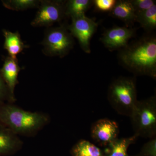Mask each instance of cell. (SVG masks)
Here are the masks:
<instances>
[{
  "mask_svg": "<svg viewBox=\"0 0 156 156\" xmlns=\"http://www.w3.org/2000/svg\"><path fill=\"white\" fill-rule=\"evenodd\" d=\"M50 121V116L45 113L28 111L14 103H0V125L18 136H35Z\"/></svg>",
  "mask_w": 156,
  "mask_h": 156,
  "instance_id": "cell-1",
  "label": "cell"
},
{
  "mask_svg": "<svg viewBox=\"0 0 156 156\" xmlns=\"http://www.w3.org/2000/svg\"><path fill=\"white\" fill-rule=\"evenodd\" d=\"M121 58L126 66L135 72L154 78L156 76V41L144 39L126 49Z\"/></svg>",
  "mask_w": 156,
  "mask_h": 156,
  "instance_id": "cell-2",
  "label": "cell"
},
{
  "mask_svg": "<svg viewBox=\"0 0 156 156\" xmlns=\"http://www.w3.org/2000/svg\"><path fill=\"white\" fill-rule=\"evenodd\" d=\"M108 97L110 104L118 114L130 117L138 101L134 80L117 79L110 86Z\"/></svg>",
  "mask_w": 156,
  "mask_h": 156,
  "instance_id": "cell-3",
  "label": "cell"
},
{
  "mask_svg": "<svg viewBox=\"0 0 156 156\" xmlns=\"http://www.w3.org/2000/svg\"><path fill=\"white\" fill-rule=\"evenodd\" d=\"M130 118L134 135L149 139L156 136V96L138 101Z\"/></svg>",
  "mask_w": 156,
  "mask_h": 156,
  "instance_id": "cell-4",
  "label": "cell"
},
{
  "mask_svg": "<svg viewBox=\"0 0 156 156\" xmlns=\"http://www.w3.org/2000/svg\"><path fill=\"white\" fill-rule=\"evenodd\" d=\"M44 48L42 52L48 56H66L73 47L72 36L64 25L50 27L45 30L44 37L41 44Z\"/></svg>",
  "mask_w": 156,
  "mask_h": 156,
  "instance_id": "cell-5",
  "label": "cell"
},
{
  "mask_svg": "<svg viewBox=\"0 0 156 156\" xmlns=\"http://www.w3.org/2000/svg\"><path fill=\"white\" fill-rule=\"evenodd\" d=\"M64 1L41 0L35 17L31 22L34 27H51L65 16Z\"/></svg>",
  "mask_w": 156,
  "mask_h": 156,
  "instance_id": "cell-6",
  "label": "cell"
},
{
  "mask_svg": "<svg viewBox=\"0 0 156 156\" xmlns=\"http://www.w3.org/2000/svg\"><path fill=\"white\" fill-rule=\"evenodd\" d=\"M71 19V23L68 27L70 33L77 39L81 48L86 53H90V41L96 30L97 23L85 15Z\"/></svg>",
  "mask_w": 156,
  "mask_h": 156,
  "instance_id": "cell-7",
  "label": "cell"
},
{
  "mask_svg": "<svg viewBox=\"0 0 156 156\" xmlns=\"http://www.w3.org/2000/svg\"><path fill=\"white\" fill-rule=\"evenodd\" d=\"M119 130L118 124L108 119L98 120L92 124L91 129L92 139L102 146H107L118 138Z\"/></svg>",
  "mask_w": 156,
  "mask_h": 156,
  "instance_id": "cell-8",
  "label": "cell"
},
{
  "mask_svg": "<svg viewBox=\"0 0 156 156\" xmlns=\"http://www.w3.org/2000/svg\"><path fill=\"white\" fill-rule=\"evenodd\" d=\"M134 30L127 27H115L108 30L102 37V41L110 49L126 47L129 39L133 37Z\"/></svg>",
  "mask_w": 156,
  "mask_h": 156,
  "instance_id": "cell-9",
  "label": "cell"
},
{
  "mask_svg": "<svg viewBox=\"0 0 156 156\" xmlns=\"http://www.w3.org/2000/svg\"><path fill=\"white\" fill-rule=\"evenodd\" d=\"M23 142L19 136L0 125V156L12 155L22 148Z\"/></svg>",
  "mask_w": 156,
  "mask_h": 156,
  "instance_id": "cell-10",
  "label": "cell"
},
{
  "mask_svg": "<svg viewBox=\"0 0 156 156\" xmlns=\"http://www.w3.org/2000/svg\"><path fill=\"white\" fill-rule=\"evenodd\" d=\"M3 61L2 67L0 68L1 73L11 94L15 95V87L19 84L18 74L24 68L20 66L17 58L5 56Z\"/></svg>",
  "mask_w": 156,
  "mask_h": 156,
  "instance_id": "cell-11",
  "label": "cell"
},
{
  "mask_svg": "<svg viewBox=\"0 0 156 156\" xmlns=\"http://www.w3.org/2000/svg\"><path fill=\"white\" fill-rule=\"evenodd\" d=\"M5 37L4 48L9 53V56L13 58H17V55L24 49L29 48V46L24 44L21 40L19 32H12L6 29L2 30Z\"/></svg>",
  "mask_w": 156,
  "mask_h": 156,
  "instance_id": "cell-12",
  "label": "cell"
},
{
  "mask_svg": "<svg viewBox=\"0 0 156 156\" xmlns=\"http://www.w3.org/2000/svg\"><path fill=\"white\" fill-rule=\"evenodd\" d=\"M111 12L113 17L127 24L136 21V12L131 1L121 0L117 2Z\"/></svg>",
  "mask_w": 156,
  "mask_h": 156,
  "instance_id": "cell-13",
  "label": "cell"
},
{
  "mask_svg": "<svg viewBox=\"0 0 156 156\" xmlns=\"http://www.w3.org/2000/svg\"><path fill=\"white\" fill-rule=\"evenodd\" d=\"M138 136L135 135L124 138H117L108 145V152L105 156H129L128 154V147L134 143Z\"/></svg>",
  "mask_w": 156,
  "mask_h": 156,
  "instance_id": "cell-14",
  "label": "cell"
},
{
  "mask_svg": "<svg viewBox=\"0 0 156 156\" xmlns=\"http://www.w3.org/2000/svg\"><path fill=\"white\" fill-rule=\"evenodd\" d=\"M72 156H105L99 148L86 140H81L73 146Z\"/></svg>",
  "mask_w": 156,
  "mask_h": 156,
  "instance_id": "cell-15",
  "label": "cell"
},
{
  "mask_svg": "<svg viewBox=\"0 0 156 156\" xmlns=\"http://www.w3.org/2000/svg\"><path fill=\"white\" fill-rule=\"evenodd\" d=\"M89 0H70L65 3V14L71 18L85 15L91 5Z\"/></svg>",
  "mask_w": 156,
  "mask_h": 156,
  "instance_id": "cell-16",
  "label": "cell"
},
{
  "mask_svg": "<svg viewBox=\"0 0 156 156\" xmlns=\"http://www.w3.org/2000/svg\"><path fill=\"white\" fill-rule=\"evenodd\" d=\"M2 2L4 7L9 10L23 11L38 8L40 0H2Z\"/></svg>",
  "mask_w": 156,
  "mask_h": 156,
  "instance_id": "cell-17",
  "label": "cell"
},
{
  "mask_svg": "<svg viewBox=\"0 0 156 156\" xmlns=\"http://www.w3.org/2000/svg\"><path fill=\"white\" fill-rule=\"evenodd\" d=\"M136 21L146 29H152L156 27V5L136 14Z\"/></svg>",
  "mask_w": 156,
  "mask_h": 156,
  "instance_id": "cell-18",
  "label": "cell"
},
{
  "mask_svg": "<svg viewBox=\"0 0 156 156\" xmlns=\"http://www.w3.org/2000/svg\"><path fill=\"white\" fill-rule=\"evenodd\" d=\"M16 101L15 95L11 94L3 79L0 70V103L2 102L14 103Z\"/></svg>",
  "mask_w": 156,
  "mask_h": 156,
  "instance_id": "cell-19",
  "label": "cell"
},
{
  "mask_svg": "<svg viewBox=\"0 0 156 156\" xmlns=\"http://www.w3.org/2000/svg\"><path fill=\"white\" fill-rule=\"evenodd\" d=\"M136 156H156V136L144 144Z\"/></svg>",
  "mask_w": 156,
  "mask_h": 156,
  "instance_id": "cell-20",
  "label": "cell"
},
{
  "mask_svg": "<svg viewBox=\"0 0 156 156\" xmlns=\"http://www.w3.org/2000/svg\"><path fill=\"white\" fill-rule=\"evenodd\" d=\"M131 1L136 14L146 11L155 5V1L153 0H133Z\"/></svg>",
  "mask_w": 156,
  "mask_h": 156,
  "instance_id": "cell-21",
  "label": "cell"
},
{
  "mask_svg": "<svg viewBox=\"0 0 156 156\" xmlns=\"http://www.w3.org/2000/svg\"><path fill=\"white\" fill-rule=\"evenodd\" d=\"M94 2L95 6L101 11H111L117 1L115 0H95Z\"/></svg>",
  "mask_w": 156,
  "mask_h": 156,
  "instance_id": "cell-22",
  "label": "cell"
}]
</instances>
